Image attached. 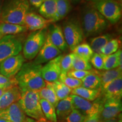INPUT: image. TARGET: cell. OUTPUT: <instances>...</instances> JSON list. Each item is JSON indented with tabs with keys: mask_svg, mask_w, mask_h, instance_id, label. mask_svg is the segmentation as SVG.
<instances>
[{
	"mask_svg": "<svg viewBox=\"0 0 122 122\" xmlns=\"http://www.w3.org/2000/svg\"><path fill=\"white\" fill-rule=\"evenodd\" d=\"M42 66L33 62L24 63L15 76L21 92L27 91H39L45 87L46 81L42 76Z\"/></svg>",
	"mask_w": 122,
	"mask_h": 122,
	"instance_id": "cell-1",
	"label": "cell"
},
{
	"mask_svg": "<svg viewBox=\"0 0 122 122\" xmlns=\"http://www.w3.org/2000/svg\"><path fill=\"white\" fill-rule=\"evenodd\" d=\"M80 23L85 37L100 34L107 28L110 24L92 4L83 8Z\"/></svg>",
	"mask_w": 122,
	"mask_h": 122,
	"instance_id": "cell-2",
	"label": "cell"
},
{
	"mask_svg": "<svg viewBox=\"0 0 122 122\" xmlns=\"http://www.w3.org/2000/svg\"><path fill=\"white\" fill-rule=\"evenodd\" d=\"M28 0H8L1 12L2 22L24 25V18L29 13Z\"/></svg>",
	"mask_w": 122,
	"mask_h": 122,
	"instance_id": "cell-3",
	"label": "cell"
},
{
	"mask_svg": "<svg viewBox=\"0 0 122 122\" xmlns=\"http://www.w3.org/2000/svg\"><path fill=\"white\" fill-rule=\"evenodd\" d=\"M38 91H27L21 92V97L18 101L25 115L37 122H47L40 103Z\"/></svg>",
	"mask_w": 122,
	"mask_h": 122,
	"instance_id": "cell-4",
	"label": "cell"
},
{
	"mask_svg": "<svg viewBox=\"0 0 122 122\" xmlns=\"http://www.w3.org/2000/svg\"><path fill=\"white\" fill-rule=\"evenodd\" d=\"M47 32L48 30L46 28L33 31L28 35L22 48L24 58L32 60L36 58L45 42Z\"/></svg>",
	"mask_w": 122,
	"mask_h": 122,
	"instance_id": "cell-5",
	"label": "cell"
},
{
	"mask_svg": "<svg viewBox=\"0 0 122 122\" xmlns=\"http://www.w3.org/2000/svg\"><path fill=\"white\" fill-rule=\"evenodd\" d=\"M97 10L111 24H115L122 16V6L115 0H91Z\"/></svg>",
	"mask_w": 122,
	"mask_h": 122,
	"instance_id": "cell-6",
	"label": "cell"
},
{
	"mask_svg": "<svg viewBox=\"0 0 122 122\" xmlns=\"http://www.w3.org/2000/svg\"><path fill=\"white\" fill-rule=\"evenodd\" d=\"M62 31L68 47L72 51L83 41V30L80 22L77 19H71L64 23Z\"/></svg>",
	"mask_w": 122,
	"mask_h": 122,
	"instance_id": "cell-7",
	"label": "cell"
},
{
	"mask_svg": "<svg viewBox=\"0 0 122 122\" xmlns=\"http://www.w3.org/2000/svg\"><path fill=\"white\" fill-rule=\"evenodd\" d=\"M22 48V41L15 35L2 38L0 40V63L5 59L19 54Z\"/></svg>",
	"mask_w": 122,
	"mask_h": 122,
	"instance_id": "cell-8",
	"label": "cell"
},
{
	"mask_svg": "<svg viewBox=\"0 0 122 122\" xmlns=\"http://www.w3.org/2000/svg\"><path fill=\"white\" fill-rule=\"evenodd\" d=\"M71 97L74 109L77 110L86 117L101 111L103 100L101 97L94 101H89L74 94H71Z\"/></svg>",
	"mask_w": 122,
	"mask_h": 122,
	"instance_id": "cell-9",
	"label": "cell"
},
{
	"mask_svg": "<svg viewBox=\"0 0 122 122\" xmlns=\"http://www.w3.org/2000/svg\"><path fill=\"white\" fill-rule=\"evenodd\" d=\"M24 62L25 58L20 53L9 57L0 63V74L8 78L15 77Z\"/></svg>",
	"mask_w": 122,
	"mask_h": 122,
	"instance_id": "cell-10",
	"label": "cell"
},
{
	"mask_svg": "<svg viewBox=\"0 0 122 122\" xmlns=\"http://www.w3.org/2000/svg\"><path fill=\"white\" fill-rule=\"evenodd\" d=\"M61 53L62 51L51 42L48 30L45 42L33 62L42 65V64L47 63L58 57L61 54Z\"/></svg>",
	"mask_w": 122,
	"mask_h": 122,
	"instance_id": "cell-11",
	"label": "cell"
},
{
	"mask_svg": "<svg viewBox=\"0 0 122 122\" xmlns=\"http://www.w3.org/2000/svg\"><path fill=\"white\" fill-rule=\"evenodd\" d=\"M122 110L121 100L109 99L103 100L102 107L100 112V122L117 118L121 114Z\"/></svg>",
	"mask_w": 122,
	"mask_h": 122,
	"instance_id": "cell-12",
	"label": "cell"
},
{
	"mask_svg": "<svg viewBox=\"0 0 122 122\" xmlns=\"http://www.w3.org/2000/svg\"><path fill=\"white\" fill-rule=\"evenodd\" d=\"M63 55H59L42 67L41 74L45 81L53 83L58 80L59 77L62 72L60 63Z\"/></svg>",
	"mask_w": 122,
	"mask_h": 122,
	"instance_id": "cell-13",
	"label": "cell"
},
{
	"mask_svg": "<svg viewBox=\"0 0 122 122\" xmlns=\"http://www.w3.org/2000/svg\"><path fill=\"white\" fill-rule=\"evenodd\" d=\"M0 118L4 119L7 122H23L26 118V115L18 101L4 110L0 111Z\"/></svg>",
	"mask_w": 122,
	"mask_h": 122,
	"instance_id": "cell-14",
	"label": "cell"
},
{
	"mask_svg": "<svg viewBox=\"0 0 122 122\" xmlns=\"http://www.w3.org/2000/svg\"><path fill=\"white\" fill-rule=\"evenodd\" d=\"M53 22L45 19L40 15L34 13H28L24 18V26L27 30L36 31L46 28Z\"/></svg>",
	"mask_w": 122,
	"mask_h": 122,
	"instance_id": "cell-15",
	"label": "cell"
},
{
	"mask_svg": "<svg viewBox=\"0 0 122 122\" xmlns=\"http://www.w3.org/2000/svg\"><path fill=\"white\" fill-rule=\"evenodd\" d=\"M103 101L109 99L121 100L122 97V77L110 83L105 89L101 90V97Z\"/></svg>",
	"mask_w": 122,
	"mask_h": 122,
	"instance_id": "cell-16",
	"label": "cell"
},
{
	"mask_svg": "<svg viewBox=\"0 0 122 122\" xmlns=\"http://www.w3.org/2000/svg\"><path fill=\"white\" fill-rule=\"evenodd\" d=\"M21 97V91L18 85L9 88L0 97V111L4 110Z\"/></svg>",
	"mask_w": 122,
	"mask_h": 122,
	"instance_id": "cell-17",
	"label": "cell"
},
{
	"mask_svg": "<svg viewBox=\"0 0 122 122\" xmlns=\"http://www.w3.org/2000/svg\"><path fill=\"white\" fill-rule=\"evenodd\" d=\"M51 41L61 51H65L68 48L66 42L62 29L57 24L51 25L50 30H48Z\"/></svg>",
	"mask_w": 122,
	"mask_h": 122,
	"instance_id": "cell-18",
	"label": "cell"
},
{
	"mask_svg": "<svg viewBox=\"0 0 122 122\" xmlns=\"http://www.w3.org/2000/svg\"><path fill=\"white\" fill-rule=\"evenodd\" d=\"M96 73L100 76L101 79V90L105 89L114 80L122 77V69L119 67L105 70L104 71H98L96 70Z\"/></svg>",
	"mask_w": 122,
	"mask_h": 122,
	"instance_id": "cell-19",
	"label": "cell"
},
{
	"mask_svg": "<svg viewBox=\"0 0 122 122\" xmlns=\"http://www.w3.org/2000/svg\"><path fill=\"white\" fill-rule=\"evenodd\" d=\"M74 109L71 94L66 98L59 100L56 107L57 120H64Z\"/></svg>",
	"mask_w": 122,
	"mask_h": 122,
	"instance_id": "cell-20",
	"label": "cell"
},
{
	"mask_svg": "<svg viewBox=\"0 0 122 122\" xmlns=\"http://www.w3.org/2000/svg\"><path fill=\"white\" fill-rule=\"evenodd\" d=\"M41 16L53 22L57 13L56 0H45L39 7Z\"/></svg>",
	"mask_w": 122,
	"mask_h": 122,
	"instance_id": "cell-21",
	"label": "cell"
},
{
	"mask_svg": "<svg viewBox=\"0 0 122 122\" xmlns=\"http://www.w3.org/2000/svg\"><path fill=\"white\" fill-rule=\"evenodd\" d=\"M27 30L24 25L1 22L0 23V40L5 36L19 34Z\"/></svg>",
	"mask_w": 122,
	"mask_h": 122,
	"instance_id": "cell-22",
	"label": "cell"
},
{
	"mask_svg": "<svg viewBox=\"0 0 122 122\" xmlns=\"http://www.w3.org/2000/svg\"><path fill=\"white\" fill-rule=\"evenodd\" d=\"M71 94L77 96L89 101H94L101 97V89H91L80 86L72 89Z\"/></svg>",
	"mask_w": 122,
	"mask_h": 122,
	"instance_id": "cell-23",
	"label": "cell"
},
{
	"mask_svg": "<svg viewBox=\"0 0 122 122\" xmlns=\"http://www.w3.org/2000/svg\"><path fill=\"white\" fill-rule=\"evenodd\" d=\"M38 92H39L40 99H43L47 101L51 105H53L56 108L59 100L56 95L51 83L46 81L45 87L41 89L38 91Z\"/></svg>",
	"mask_w": 122,
	"mask_h": 122,
	"instance_id": "cell-24",
	"label": "cell"
},
{
	"mask_svg": "<svg viewBox=\"0 0 122 122\" xmlns=\"http://www.w3.org/2000/svg\"><path fill=\"white\" fill-rule=\"evenodd\" d=\"M113 39V35L106 33L92 38L90 40V46L94 53L101 54V50L109 41Z\"/></svg>",
	"mask_w": 122,
	"mask_h": 122,
	"instance_id": "cell-25",
	"label": "cell"
},
{
	"mask_svg": "<svg viewBox=\"0 0 122 122\" xmlns=\"http://www.w3.org/2000/svg\"><path fill=\"white\" fill-rule=\"evenodd\" d=\"M122 52L121 49H118V51L114 54L106 56L103 70H112L117 67L122 69Z\"/></svg>",
	"mask_w": 122,
	"mask_h": 122,
	"instance_id": "cell-26",
	"label": "cell"
},
{
	"mask_svg": "<svg viewBox=\"0 0 122 122\" xmlns=\"http://www.w3.org/2000/svg\"><path fill=\"white\" fill-rule=\"evenodd\" d=\"M81 80L83 87L91 89H101V79L96 73V70H94L92 73L88 75Z\"/></svg>",
	"mask_w": 122,
	"mask_h": 122,
	"instance_id": "cell-27",
	"label": "cell"
},
{
	"mask_svg": "<svg viewBox=\"0 0 122 122\" xmlns=\"http://www.w3.org/2000/svg\"><path fill=\"white\" fill-rule=\"evenodd\" d=\"M40 103L46 119L50 122H57L56 108L54 106L43 99L40 100Z\"/></svg>",
	"mask_w": 122,
	"mask_h": 122,
	"instance_id": "cell-28",
	"label": "cell"
},
{
	"mask_svg": "<svg viewBox=\"0 0 122 122\" xmlns=\"http://www.w3.org/2000/svg\"><path fill=\"white\" fill-rule=\"evenodd\" d=\"M72 53L84 60L89 62L90 59L94 53L92 50L89 44L84 42L76 46L72 50Z\"/></svg>",
	"mask_w": 122,
	"mask_h": 122,
	"instance_id": "cell-29",
	"label": "cell"
},
{
	"mask_svg": "<svg viewBox=\"0 0 122 122\" xmlns=\"http://www.w3.org/2000/svg\"><path fill=\"white\" fill-rule=\"evenodd\" d=\"M57 13L54 22L63 19L69 13L71 6L68 0H56Z\"/></svg>",
	"mask_w": 122,
	"mask_h": 122,
	"instance_id": "cell-30",
	"label": "cell"
},
{
	"mask_svg": "<svg viewBox=\"0 0 122 122\" xmlns=\"http://www.w3.org/2000/svg\"><path fill=\"white\" fill-rule=\"evenodd\" d=\"M51 83L59 100H63L71 94L72 89L59 80Z\"/></svg>",
	"mask_w": 122,
	"mask_h": 122,
	"instance_id": "cell-31",
	"label": "cell"
},
{
	"mask_svg": "<svg viewBox=\"0 0 122 122\" xmlns=\"http://www.w3.org/2000/svg\"><path fill=\"white\" fill-rule=\"evenodd\" d=\"M58 80L65 84L66 86L71 88V89L80 87L82 85L81 80L68 76L67 75V73L65 72H61Z\"/></svg>",
	"mask_w": 122,
	"mask_h": 122,
	"instance_id": "cell-32",
	"label": "cell"
},
{
	"mask_svg": "<svg viewBox=\"0 0 122 122\" xmlns=\"http://www.w3.org/2000/svg\"><path fill=\"white\" fill-rule=\"evenodd\" d=\"M71 70L90 71V70H92V66L91 64L89 62L85 61L83 58H81L74 54L72 62V69Z\"/></svg>",
	"mask_w": 122,
	"mask_h": 122,
	"instance_id": "cell-33",
	"label": "cell"
},
{
	"mask_svg": "<svg viewBox=\"0 0 122 122\" xmlns=\"http://www.w3.org/2000/svg\"><path fill=\"white\" fill-rule=\"evenodd\" d=\"M119 48V41L117 39H112L109 41L101 50V54L109 56L117 52Z\"/></svg>",
	"mask_w": 122,
	"mask_h": 122,
	"instance_id": "cell-34",
	"label": "cell"
},
{
	"mask_svg": "<svg viewBox=\"0 0 122 122\" xmlns=\"http://www.w3.org/2000/svg\"><path fill=\"white\" fill-rule=\"evenodd\" d=\"M106 56L102 54H96L93 53V56L90 59V62L92 66L96 70H101L103 69L105 60Z\"/></svg>",
	"mask_w": 122,
	"mask_h": 122,
	"instance_id": "cell-35",
	"label": "cell"
},
{
	"mask_svg": "<svg viewBox=\"0 0 122 122\" xmlns=\"http://www.w3.org/2000/svg\"><path fill=\"white\" fill-rule=\"evenodd\" d=\"M74 54L73 53L63 56L61 61L60 66L62 72L67 73L72 69V65Z\"/></svg>",
	"mask_w": 122,
	"mask_h": 122,
	"instance_id": "cell-36",
	"label": "cell"
},
{
	"mask_svg": "<svg viewBox=\"0 0 122 122\" xmlns=\"http://www.w3.org/2000/svg\"><path fill=\"white\" fill-rule=\"evenodd\" d=\"M86 116L76 109H74L66 118L65 122H83Z\"/></svg>",
	"mask_w": 122,
	"mask_h": 122,
	"instance_id": "cell-37",
	"label": "cell"
},
{
	"mask_svg": "<svg viewBox=\"0 0 122 122\" xmlns=\"http://www.w3.org/2000/svg\"><path fill=\"white\" fill-rule=\"evenodd\" d=\"M17 84L15 77L8 78L0 74V88H9Z\"/></svg>",
	"mask_w": 122,
	"mask_h": 122,
	"instance_id": "cell-38",
	"label": "cell"
},
{
	"mask_svg": "<svg viewBox=\"0 0 122 122\" xmlns=\"http://www.w3.org/2000/svg\"><path fill=\"white\" fill-rule=\"evenodd\" d=\"M94 71L93 70H91L90 71H83V70H71L67 73V75L70 77H74L75 79L82 80L86 76L92 73Z\"/></svg>",
	"mask_w": 122,
	"mask_h": 122,
	"instance_id": "cell-39",
	"label": "cell"
},
{
	"mask_svg": "<svg viewBox=\"0 0 122 122\" xmlns=\"http://www.w3.org/2000/svg\"><path fill=\"white\" fill-rule=\"evenodd\" d=\"M100 112L86 116L83 122H100Z\"/></svg>",
	"mask_w": 122,
	"mask_h": 122,
	"instance_id": "cell-40",
	"label": "cell"
},
{
	"mask_svg": "<svg viewBox=\"0 0 122 122\" xmlns=\"http://www.w3.org/2000/svg\"><path fill=\"white\" fill-rule=\"evenodd\" d=\"M44 1L45 0H28V2L33 7L38 9L41 6Z\"/></svg>",
	"mask_w": 122,
	"mask_h": 122,
	"instance_id": "cell-41",
	"label": "cell"
},
{
	"mask_svg": "<svg viewBox=\"0 0 122 122\" xmlns=\"http://www.w3.org/2000/svg\"><path fill=\"white\" fill-rule=\"evenodd\" d=\"M23 122H37L36 120H35L33 119L28 118V117H26V118L25 119V120H24Z\"/></svg>",
	"mask_w": 122,
	"mask_h": 122,
	"instance_id": "cell-42",
	"label": "cell"
},
{
	"mask_svg": "<svg viewBox=\"0 0 122 122\" xmlns=\"http://www.w3.org/2000/svg\"><path fill=\"white\" fill-rule=\"evenodd\" d=\"M9 88H0V97L6 91L7 89H8Z\"/></svg>",
	"mask_w": 122,
	"mask_h": 122,
	"instance_id": "cell-43",
	"label": "cell"
},
{
	"mask_svg": "<svg viewBox=\"0 0 122 122\" xmlns=\"http://www.w3.org/2000/svg\"><path fill=\"white\" fill-rule=\"evenodd\" d=\"M118 120L117 119H111V120H106V121H104V122H117Z\"/></svg>",
	"mask_w": 122,
	"mask_h": 122,
	"instance_id": "cell-44",
	"label": "cell"
},
{
	"mask_svg": "<svg viewBox=\"0 0 122 122\" xmlns=\"http://www.w3.org/2000/svg\"><path fill=\"white\" fill-rule=\"evenodd\" d=\"M0 122H7V120L4 119L0 118Z\"/></svg>",
	"mask_w": 122,
	"mask_h": 122,
	"instance_id": "cell-45",
	"label": "cell"
},
{
	"mask_svg": "<svg viewBox=\"0 0 122 122\" xmlns=\"http://www.w3.org/2000/svg\"><path fill=\"white\" fill-rule=\"evenodd\" d=\"M117 122H122V116L120 117V118L118 120V121H117Z\"/></svg>",
	"mask_w": 122,
	"mask_h": 122,
	"instance_id": "cell-46",
	"label": "cell"
},
{
	"mask_svg": "<svg viewBox=\"0 0 122 122\" xmlns=\"http://www.w3.org/2000/svg\"><path fill=\"white\" fill-rule=\"evenodd\" d=\"M0 16H1V11H0Z\"/></svg>",
	"mask_w": 122,
	"mask_h": 122,
	"instance_id": "cell-47",
	"label": "cell"
},
{
	"mask_svg": "<svg viewBox=\"0 0 122 122\" xmlns=\"http://www.w3.org/2000/svg\"></svg>",
	"mask_w": 122,
	"mask_h": 122,
	"instance_id": "cell-48",
	"label": "cell"
}]
</instances>
